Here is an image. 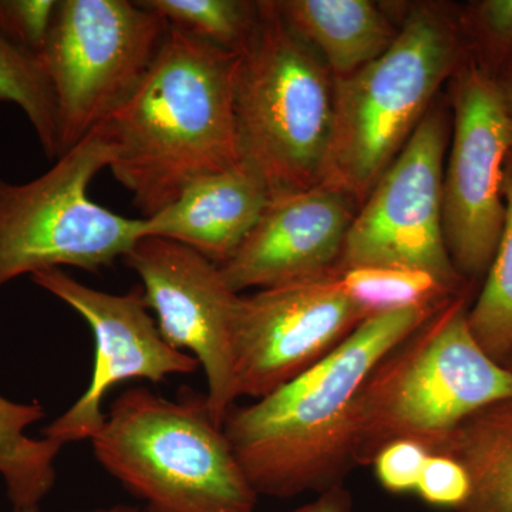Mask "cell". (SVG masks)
<instances>
[{
    "mask_svg": "<svg viewBox=\"0 0 512 512\" xmlns=\"http://www.w3.org/2000/svg\"><path fill=\"white\" fill-rule=\"evenodd\" d=\"M467 52L461 12L446 3L407 10L393 45L335 79V117L326 185L362 205L431 109Z\"/></svg>",
    "mask_w": 512,
    "mask_h": 512,
    "instance_id": "277c9868",
    "label": "cell"
},
{
    "mask_svg": "<svg viewBox=\"0 0 512 512\" xmlns=\"http://www.w3.org/2000/svg\"><path fill=\"white\" fill-rule=\"evenodd\" d=\"M503 366L507 367V369L512 373V353L507 357V359L504 360Z\"/></svg>",
    "mask_w": 512,
    "mask_h": 512,
    "instance_id": "4dcf8cb0",
    "label": "cell"
},
{
    "mask_svg": "<svg viewBox=\"0 0 512 512\" xmlns=\"http://www.w3.org/2000/svg\"><path fill=\"white\" fill-rule=\"evenodd\" d=\"M268 188L244 164L192 181L173 204L144 218V237L180 242L225 264L271 204Z\"/></svg>",
    "mask_w": 512,
    "mask_h": 512,
    "instance_id": "9a60e30c",
    "label": "cell"
},
{
    "mask_svg": "<svg viewBox=\"0 0 512 512\" xmlns=\"http://www.w3.org/2000/svg\"><path fill=\"white\" fill-rule=\"evenodd\" d=\"M67 512H146L144 510H140L137 507H131V505H110V507H97V508H89V510H74Z\"/></svg>",
    "mask_w": 512,
    "mask_h": 512,
    "instance_id": "f1b7e54d",
    "label": "cell"
},
{
    "mask_svg": "<svg viewBox=\"0 0 512 512\" xmlns=\"http://www.w3.org/2000/svg\"><path fill=\"white\" fill-rule=\"evenodd\" d=\"M471 59L485 72L500 76L512 64V0H478L461 12Z\"/></svg>",
    "mask_w": 512,
    "mask_h": 512,
    "instance_id": "603a6c76",
    "label": "cell"
},
{
    "mask_svg": "<svg viewBox=\"0 0 512 512\" xmlns=\"http://www.w3.org/2000/svg\"><path fill=\"white\" fill-rule=\"evenodd\" d=\"M123 262L143 282L144 303L156 313L165 342L191 352L204 369L208 410L224 426L238 399L232 333L241 296L229 288L220 265L171 239H138Z\"/></svg>",
    "mask_w": 512,
    "mask_h": 512,
    "instance_id": "7c38bea8",
    "label": "cell"
},
{
    "mask_svg": "<svg viewBox=\"0 0 512 512\" xmlns=\"http://www.w3.org/2000/svg\"><path fill=\"white\" fill-rule=\"evenodd\" d=\"M468 309L466 292L441 303L377 363L353 407V468L372 466L393 441H417L439 453L468 417L512 399V373L478 345Z\"/></svg>",
    "mask_w": 512,
    "mask_h": 512,
    "instance_id": "3957f363",
    "label": "cell"
},
{
    "mask_svg": "<svg viewBox=\"0 0 512 512\" xmlns=\"http://www.w3.org/2000/svg\"><path fill=\"white\" fill-rule=\"evenodd\" d=\"M234 110L241 163L272 200L325 183L335 117L328 66L282 19L259 2L254 35L239 53Z\"/></svg>",
    "mask_w": 512,
    "mask_h": 512,
    "instance_id": "5b68a950",
    "label": "cell"
},
{
    "mask_svg": "<svg viewBox=\"0 0 512 512\" xmlns=\"http://www.w3.org/2000/svg\"><path fill=\"white\" fill-rule=\"evenodd\" d=\"M497 80L498 84H500L501 92L504 94V99L507 101L508 110H510L512 116V64L497 77Z\"/></svg>",
    "mask_w": 512,
    "mask_h": 512,
    "instance_id": "83f0119b",
    "label": "cell"
},
{
    "mask_svg": "<svg viewBox=\"0 0 512 512\" xmlns=\"http://www.w3.org/2000/svg\"><path fill=\"white\" fill-rule=\"evenodd\" d=\"M430 454L429 448L417 441L399 440L387 444L372 463L377 481L389 493H416Z\"/></svg>",
    "mask_w": 512,
    "mask_h": 512,
    "instance_id": "484cf974",
    "label": "cell"
},
{
    "mask_svg": "<svg viewBox=\"0 0 512 512\" xmlns=\"http://www.w3.org/2000/svg\"><path fill=\"white\" fill-rule=\"evenodd\" d=\"M416 493L424 503L460 511L471 494L466 467L447 454H430L417 484Z\"/></svg>",
    "mask_w": 512,
    "mask_h": 512,
    "instance_id": "d4e9b609",
    "label": "cell"
},
{
    "mask_svg": "<svg viewBox=\"0 0 512 512\" xmlns=\"http://www.w3.org/2000/svg\"><path fill=\"white\" fill-rule=\"evenodd\" d=\"M238 56L168 28L150 72L100 124L113 147L109 170L144 218L204 175L241 165L234 110Z\"/></svg>",
    "mask_w": 512,
    "mask_h": 512,
    "instance_id": "6da1fadb",
    "label": "cell"
},
{
    "mask_svg": "<svg viewBox=\"0 0 512 512\" xmlns=\"http://www.w3.org/2000/svg\"><path fill=\"white\" fill-rule=\"evenodd\" d=\"M508 163L512 164V147H511L510 157H508Z\"/></svg>",
    "mask_w": 512,
    "mask_h": 512,
    "instance_id": "1f68e13d",
    "label": "cell"
},
{
    "mask_svg": "<svg viewBox=\"0 0 512 512\" xmlns=\"http://www.w3.org/2000/svg\"><path fill=\"white\" fill-rule=\"evenodd\" d=\"M57 3L59 0H0V33L40 57Z\"/></svg>",
    "mask_w": 512,
    "mask_h": 512,
    "instance_id": "cb8c5ba5",
    "label": "cell"
},
{
    "mask_svg": "<svg viewBox=\"0 0 512 512\" xmlns=\"http://www.w3.org/2000/svg\"><path fill=\"white\" fill-rule=\"evenodd\" d=\"M466 467L471 494L458 512H512V399L485 407L440 448Z\"/></svg>",
    "mask_w": 512,
    "mask_h": 512,
    "instance_id": "e0dca14e",
    "label": "cell"
},
{
    "mask_svg": "<svg viewBox=\"0 0 512 512\" xmlns=\"http://www.w3.org/2000/svg\"><path fill=\"white\" fill-rule=\"evenodd\" d=\"M439 306L370 316L302 375L251 406L232 407L222 429L258 497L322 494L342 485L353 468L357 394L377 363Z\"/></svg>",
    "mask_w": 512,
    "mask_h": 512,
    "instance_id": "7a4b0ae2",
    "label": "cell"
},
{
    "mask_svg": "<svg viewBox=\"0 0 512 512\" xmlns=\"http://www.w3.org/2000/svg\"><path fill=\"white\" fill-rule=\"evenodd\" d=\"M13 512H40L39 507L13 508Z\"/></svg>",
    "mask_w": 512,
    "mask_h": 512,
    "instance_id": "f546056e",
    "label": "cell"
},
{
    "mask_svg": "<svg viewBox=\"0 0 512 512\" xmlns=\"http://www.w3.org/2000/svg\"><path fill=\"white\" fill-rule=\"evenodd\" d=\"M282 19L315 50L333 79L350 76L393 45L399 29L369 0H275Z\"/></svg>",
    "mask_w": 512,
    "mask_h": 512,
    "instance_id": "2e32d148",
    "label": "cell"
},
{
    "mask_svg": "<svg viewBox=\"0 0 512 512\" xmlns=\"http://www.w3.org/2000/svg\"><path fill=\"white\" fill-rule=\"evenodd\" d=\"M450 143L446 111H427L356 211L338 265L427 272L451 292H464L443 231V174Z\"/></svg>",
    "mask_w": 512,
    "mask_h": 512,
    "instance_id": "9c48e42d",
    "label": "cell"
},
{
    "mask_svg": "<svg viewBox=\"0 0 512 512\" xmlns=\"http://www.w3.org/2000/svg\"><path fill=\"white\" fill-rule=\"evenodd\" d=\"M366 319L339 271L241 296L232 333L237 396L259 400L275 392Z\"/></svg>",
    "mask_w": 512,
    "mask_h": 512,
    "instance_id": "8fae6325",
    "label": "cell"
},
{
    "mask_svg": "<svg viewBox=\"0 0 512 512\" xmlns=\"http://www.w3.org/2000/svg\"><path fill=\"white\" fill-rule=\"evenodd\" d=\"M168 28L138 0H59L40 53L55 96L59 157L136 92Z\"/></svg>",
    "mask_w": 512,
    "mask_h": 512,
    "instance_id": "ba28073f",
    "label": "cell"
},
{
    "mask_svg": "<svg viewBox=\"0 0 512 512\" xmlns=\"http://www.w3.org/2000/svg\"><path fill=\"white\" fill-rule=\"evenodd\" d=\"M171 28L239 55L254 35L259 2L247 0H138Z\"/></svg>",
    "mask_w": 512,
    "mask_h": 512,
    "instance_id": "44dd1931",
    "label": "cell"
},
{
    "mask_svg": "<svg viewBox=\"0 0 512 512\" xmlns=\"http://www.w3.org/2000/svg\"><path fill=\"white\" fill-rule=\"evenodd\" d=\"M356 202L322 184L275 198L222 275L235 293L309 281L338 271Z\"/></svg>",
    "mask_w": 512,
    "mask_h": 512,
    "instance_id": "5bb4252c",
    "label": "cell"
},
{
    "mask_svg": "<svg viewBox=\"0 0 512 512\" xmlns=\"http://www.w3.org/2000/svg\"><path fill=\"white\" fill-rule=\"evenodd\" d=\"M0 101L16 104L28 117L43 153L59 158L56 104L52 84L39 56L0 33Z\"/></svg>",
    "mask_w": 512,
    "mask_h": 512,
    "instance_id": "ffe728a7",
    "label": "cell"
},
{
    "mask_svg": "<svg viewBox=\"0 0 512 512\" xmlns=\"http://www.w3.org/2000/svg\"><path fill=\"white\" fill-rule=\"evenodd\" d=\"M352 504V495L343 488V485H339L320 494L312 503L302 505L291 512H350Z\"/></svg>",
    "mask_w": 512,
    "mask_h": 512,
    "instance_id": "4316f807",
    "label": "cell"
},
{
    "mask_svg": "<svg viewBox=\"0 0 512 512\" xmlns=\"http://www.w3.org/2000/svg\"><path fill=\"white\" fill-rule=\"evenodd\" d=\"M111 161L113 147L97 127L35 180L0 178V288L62 266L99 272L144 238V218L121 217L90 198V184Z\"/></svg>",
    "mask_w": 512,
    "mask_h": 512,
    "instance_id": "52a82bcc",
    "label": "cell"
},
{
    "mask_svg": "<svg viewBox=\"0 0 512 512\" xmlns=\"http://www.w3.org/2000/svg\"><path fill=\"white\" fill-rule=\"evenodd\" d=\"M443 174V231L464 281L487 274L503 235L512 116L497 77L473 59L457 70Z\"/></svg>",
    "mask_w": 512,
    "mask_h": 512,
    "instance_id": "30bf717a",
    "label": "cell"
},
{
    "mask_svg": "<svg viewBox=\"0 0 512 512\" xmlns=\"http://www.w3.org/2000/svg\"><path fill=\"white\" fill-rule=\"evenodd\" d=\"M37 286L79 313L94 336L92 380L83 396L42 430V436L66 446L92 440L103 427L101 412L110 389L126 380L161 383L168 376L191 375L200 363L190 353L165 342L144 303L141 286L113 295L79 281L63 269H46L30 276Z\"/></svg>",
    "mask_w": 512,
    "mask_h": 512,
    "instance_id": "4fadbf2b",
    "label": "cell"
},
{
    "mask_svg": "<svg viewBox=\"0 0 512 512\" xmlns=\"http://www.w3.org/2000/svg\"><path fill=\"white\" fill-rule=\"evenodd\" d=\"M100 466L146 503V512H254L258 494L207 399H165L131 387L92 440Z\"/></svg>",
    "mask_w": 512,
    "mask_h": 512,
    "instance_id": "8992f818",
    "label": "cell"
},
{
    "mask_svg": "<svg viewBox=\"0 0 512 512\" xmlns=\"http://www.w3.org/2000/svg\"><path fill=\"white\" fill-rule=\"evenodd\" d=\"M45 416L39 402L16 403L0 396V477L13 508L39 507L55 487L62 444L26 434Z\"/></svg>",
    "mask_w": 512,
    "mask_h": 512,
    "instance_id": "ac0fdd59",
    "label": "cell"
},
{
    "mask_svg": "<svg viewBox=\"0 0 512 512\" xmlns=\"http://www.w3.org/2000/svg\"><path fill=\"white\" fill-rule=\"evenodd\" d=\"M339 272L346 292L366 318L413 306H437L458 295L427 272L396 268H353Z\"/></svg>",
    "mask_w": 512,
    "mask_h": 512,
    "instance_id": "7402d4cb",
    "label": "cell"
},
{
    "mask_svg": "<svg viewBox=\"0 0 512 512\" xmlns=\"http://www.w3.org/2000/svg\"><path fill=\"white\" fill-rule=\"evenodd\" d=\"M505 224L500 244L476 303L468 309L471 333L481 349L501 363L512 353V164L505 167Z\"/></svg>",
    "mask_w": 512,
    "mask_h": 512,
    "instance_id": "d6986e66",
    "label": "cell"
}]
</instances>
